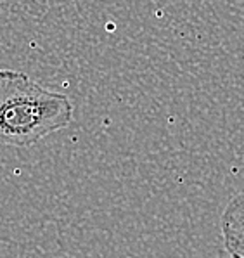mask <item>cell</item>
I'll return each instance as SVG.
<instances>
[{"label":"cell","instance_id":"obj_1","mask_svg":"<svg viewBox=\"0 0 244 258\" xmlns=\"http://www.w3.org/2000/svg\"><path fill=\"white\" fill-rule=\"evenodd\" d=\"M73 104L21 71L0 70V144L28 148L69 126Z\"/></svg>","mask_w":244,"mask_h":258},{"label":"cell","instance_id":"obj_2","mask_svg":"<svg viewBox=\"0 0 244 258\" xmlns=\"http://www.w3.org/2000/svg\"><path fill=\"white\" fill-rule=\"evenodd\" d=\"M222 237L230 258H244V192L235 194L222 213Z\"/></svg>","mask_w":244,"mask_h":258}]
</instances>
